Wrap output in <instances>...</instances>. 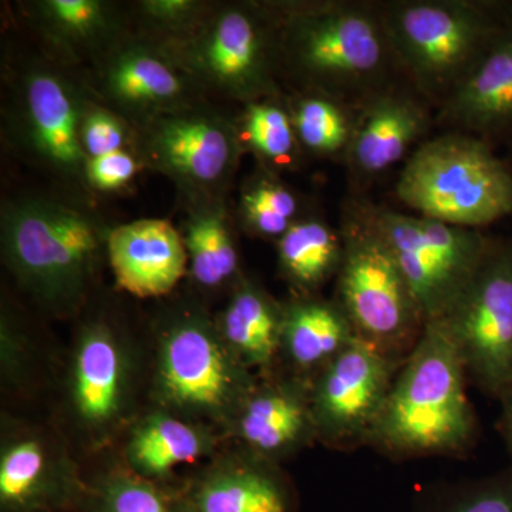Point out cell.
Listing matches in <instances>:
<instances>
[{
  "label": "cell",
  "instance_id": "obj_1",
  "mask_svg": "<svg viewBox=\"0 0 512 512\" xmlns=\"http://www.w3.org/2000/svg\"><path fill=\"white\" fill-rule=\"evenodd\" d=\"M466 366L440 322L427 323L407 355L369 443L396 456L467 450L477 419L466 392Z\"/></svg>",
  "mask_w": 512,
  "mask_h": 512
},
{
  "label": "cell",
  "instance_id": "obj_2",
  "mask_svg": "<svg viewBox=\"0 0 512 512\" xmlns=\"http://www.w3.org/2000/svg\"><path fill=\"white\" fill-rule=\"evenodd\" d=\"M397 197L419 217L477 229L512 214V174L480 137L447 134L407 161Z\"/></svg>",
  "mask_w": 512,
  "mask_h": 512
},
{
  "label": "cell",
  "instance_id": "obj_3",
  "mask_svg": "<svg viewBox=\"0 0 512 512\" xmlns=\"http://www.w3.org/2000/svg\"><path fill=\"white\" fill-rule=\"evenodd\" d=\"M380 18L397 62L424 93L444 100L483 59L507 23L484 5L454 0L394 3Z\"/></svg>",
  "mask_w": 512,
  "mask_h": 512
},
{
  "label": "cell",
  "instance_id": "obj_4",
  "mask_svg": "<svg viewBox=\"0 0 512 512\" xmlns=\"http://www.w3.org/2000/svg\"><path fill=\"white\" fill-rule=\"evenodd\" d=\"M284 50L289 63L306 79L336 93L370 89L396 60L380 15L350 3L289 13Z\"/></svg>",
  "mask_w": 512,
  "mask_h": 512
},
{
  "label": "cell",
  "instance_id": "obj_5",
  "mask_svg": "<svg viewBox=\"0 0 512 512\" xmlns=\"http://www.w3.org/2000/svg\"><path fill=\"white\" fill-rule=\"evenodd\" d=\"M365 218L402 269L424 325L451 311L493 248L478 229L376 208Z\"/></svg>",
  "mask_w": 512,
  "mask_h": 512
},
{
  "label": "cell",
  "instance_id": "obj_6",
  "mask_svg": "<svg viewBox=\"0 0 512 512\" xmlns=\"http://www.w3.org/2000/svg\"><path fill=\"white\" fill-rule=\"evenodd\" d=\"M338 291L359 338L389 355L412 352L426 325L389 245L365 217L343 238Z\"/></svg>",
  "mask_w": 512,
  "mask_h": 512
},
{
  "label": "cell",
  "instance_id": "obj_7",
  "mask_svg": "<svg viewBox=\"0 0 512 512\" xmlns=\"http://www.w3.org/2000/svg\"><path fill=\"white\" fill-rule=\"evenodd\" d=\"M3 241L19 274L50 298L80 285L100 245L99 229L86 214L46 200L8 208Z\"/></svg>",
  "mask_w": 512,
  "mask_h": 512
},
{
  "label": "cell",
  "instance_id": "obj_8",
  "mask_svg": "<svg viewBox=\"0 0 512 512\" xmlns=\"http://www.w3.org/2000/svg\"><path fill=\"white\" fill-rule=\"evenodd\" d=\"M467 375L491 396L512 389V248L493 245L480 271L439 320Z\"/></svg>",
  "mask_w": 512,
  "mask_h": 512
},
{
  "label": "cell",
  "instance_id": "obj_9",
  "mask_svg": "<svg viewBox=\"0 0 512 512\" xmlns=\"http://www.w3.org/2000/svg\"><path fill=\"white\" fill-rule=\"evenodd\" d=\"M404 360L356 336L320 370L311 399L316 430L345 446L369 440Z\"/></svg>",
  "mask_w": 512,
  "mask_h": 512
},
{
  "label": "cell",
  "instance_id": "obj_10",
  "mask_svg": "<svg viewBox=\"0 0 512 512\" xmlns=\"http://www.w3.org/2000/svg\"><path fill=\"white\" fill-rule=\"evenodd\" d=\"M272 37L266 19L249 6H228L201 22L180 45L181 66L235 99L272 89Z\"/></svg>",
  "mask_w": 512,
  "mask_h": 512
},
{
  "label": "cell",
  "instance_id": "obj_11",
  "mask_svg": "<svg viewBox=\"0 0 512 512\" xmlns=\"http://www.w3.org/2000/svg\"><path fill=\"white\" fill-rule=\"evenodd\" d=\"M146 150L151 163L188 187L212 188L234 171L235 131L211 114L174 111L154 119Z\"/></svg>",
  "mask_w": 512,
  "mask_h": 512
},
{
  "label": "cell",
  "instance_id": "obj_12",
  "mask_svg": "<svg viewBox=\"0 0 512 512\" xmlns=\"http://www.w3.org/2000/svg\"><path fill=\"white\" fill-rule=\"evenodd\" d=\"M160 377L165 397L192 412L225 409L239 387L234 366L220 343L198 323H184L168 333Z\"/></svg>",
  "mask_w": 512,
  "mask_h": 512
},
{
  "label": "cell",
  "instance_id": "obj_13",
  "mask_svg": "<svg viewBox=\"0 0 512 512\" xmlns=\"http://www.w3.org/2000/svg\"><path fill=\"white\" fill-rule=\"evenodd\" d=\"M117 285L137 298L173 291L187 272L183 237L165 220H140L113 229L107 239Z\"/></svg>",
  "mask_w": 512,
  "mask_h": 512
},
{
  "label": "cell",
  "instance_id": "obj_14",
  "mask_svg": "<svg viewBox=\"0 0 512 512\" xmlns=\"http://www.w3.org/2000/svg\"><path fill=\"white\" fill-rule=\"evenodd\" d=\"M25 109L30 141L47 163L67 174L86 171L80 138L83 111L63 77L46 70L30 73L25 83Z\"/></svg>",
  "mask_w": 512,
  "mask_h": 512
},
{
  "label": "cell",
  "instance_id": "obj_15",
  "mask_svg": "<svg viewBox=\"0 0 512 512\" xmlns=\"http://www.w3.org/2000/svg\"><path fill=\"white\" fill-rule=\"evenodd\" d=\"M443 109V119L470 131V136H490L512 127V20L444 100Z\"/></svg>",
  "mask_w": 512,
  "mask_h": 512
},
{
  "label": "cell",
  "instance_id": "obj_16",
  "mask_svg": "<svg viewBox=\"0 0 512 512\" xmlns=\"http://www.w3.org/2000/svg\"><path fill=\"white\" fill-rule=\"evenodd\" d=\"M350 137V160L363 175H376L402 160L426 130L427 119L416 101L382 94L366 107Z\"/></svg>",
  "mask_w": 512,
  "mask_h": 512
},
{
  "label": "cell",
  "instance_id": "obj_17",
  "mask_svg": "<svg viewBox=\"0 0 512 512\" xmlns=\"http://www.w3.org/2000/svg\"><path fill=\"white\" fill-rule=\"evenodd\" d=\"M104 87L121 107L154 113V119L174 113L188 93V84L177 67L143 46L127 47L111 60Z\"/></svg>",
  "mask_w": 512,
  "mask_h": 512
},
{
  "label": "cell",
  "instance_id": "obj_18",
  "mask_svg": "<svg viewBox=\"0 0 512 512\" xmlns=\"http://www.w3.org/2000/svg\"><path fill=\"white\" fill-rule=\"evenodd\" d=\"M181 504L184 512H296L291 488L258 467L232 468L205 478Z\"/></svg>",
  "mask_w": 512,
  "mask_h": 512
},
{
  "label": "cell",
  "instance_id": "obj_19",
  "mask_svg": "<svg viewBox=\"0 0 512 512\" xmlns=\"http://www.w3.org/2000/svg\"><path fill=\"white\" fill-rule=\"evenodd\" d=\"M357 336L339 305L302 302L284 313L282 346L293 365L320 369L329 365Z\"/></svg>",
  "mask_w": 512,
  "mask_h": 512
},
{
  "label": "cell",
  "instance_id": "obj_20",
  "mask_svg": "<svg viewBox=\"0 0 512 512\" xmlns=\"http://www.w3.org/2000/svg\"><path fill=\"white\" fill-rule=\"evenodd\" d=\"M309 429L316 430L311 404L282 387L256 393L239 419L242 439L262 454L288 451L303 440Z\"/></svg>",
  "mask_w": 512,
  "mask_h": 512
},
{
  "label": "cell",
  "instance_id": "obj_21",
  "mask_svg": "<svg viewBox=\"0 0 512 512\" xmlns=\"http://www.w3.org/2000/svg\"><path fill=\"white\" fill-rule=\"evenodd\" d=\"M123 367L116 343L104 330L84 336L74 367V403L87 423L103 424L119 410Z\"/></svg>",
  "mask_w": 512,
  "mask_h": 512
},
{
  "label": "cell",
  "instance_id": "obj_22",
  "mask_svg": "<svg viewBox=\"0 0 512 512\" xmlns=\"http://www.w3.org/2000/svg\"><path fill=\"white\" fill-rule=\"evenodd\" d=\"M282 322L268 296L245 288L229 303L224 315V336L238 356L252 366H268L282 345Z\"/></svg>",
  "mask_w": 512,
  "mask_h": 512
},
{
  "label": "cell",
  "instance_id": "obj_23",
  "mask_svg": "<svg viewBox=\"0 0 512 512\" xmlns=\"http://www.w3.org/2000/svg\"><path fill=\"white\" fill-rule=\"evenodd\" d=\"M45 453L33 440L19 441L3 453L0 461L2 512H50L67 500L49 484Z\"/></svg>",
  "mask_w": 512,
  "mask_h": 512
},
{
  "label": "cell",
  "instance_id": "obj_24",
  "mask_svg": "<svg viewBox=\"0 0 512 512\" xmlns=\"http://www.w3.org/2000/svg\"><path fill=\"white\" fill-rule=\"evenodd\" d=\"M278 251L285 275L296 285L313 288L339 272L343 241L323 222H295L279 238Z\"/></svg>",
  "mask_w": 512,
  "mask_h": 512
},
{
  "label": "cell",
  "instance_id": "obj_25",
  "mask_svg": "<svg viewBox=\"0 0 512 512\" xmlns=\"http://www.w3.org/2000/svg\"><path fill=\"white\" fill-rule=\"evenodd\" d=\"M204 441L183 421L154 417L136 431L128 446L131 467L144 477H163L178 464L200 456Z\"/></svg>",
  "mask_w": 512,
  "mask_h": 512
},
{
  "label": "cell",
  "instance_id": "obj_26",
  "mask_svg": "<svg viewBox=\"0 0 512 512\" xmlns=\"http://www.w3.org/2000/svg\"><path fill=\"white\" fill-rule=\"evenodd\" d=\"M184 242L192 275L201 285H220L237 271V249L220 212H197L188 221Z\"/></svg>",
  "mask_w": 512,
  "mask_h": 512
},
{
  "label": "cell",
  "instance_id": "obj_27",
  "mask_svg": "<svg viewBox=\"0 0 512 512\" xmlns=\"http://www.w3.org/2000/svg\"><path fill=\"white\" fill-rule=\"evenodd\" d=\"M295 131L306 147L316 153L333 154L349 146L353 128L333 101L312 97L299 104Z\"/></svg>",
  "mask_w": 512,
  "mask_h": 512
},
{
  "label": "cell",
  "instance_id": "obj_28",
  "mask_svg": "<svg viewBox=\"0 0 512 512\" xmlns=\"http://www.w3.org/2000/svg\"><path fill=\"white\" fill-rule=\"evenodd\" d=\"M90 512H184L153 484L138 477L120 476L106 481L90 498Z\"/></svg>",
  "mask_w": 512,
  "mask_h": 512
},
{
  "label": "cell",
  "instance_id": "obj_29",
  "mask_svg": "<svg viewBox=\"0 0 512 512\" xmlns=\"http://www.w3.org/2000/svg\"><path fill=\"white\" fill-rule=\"evenodd\" d=\"M417 512H512V468L508 473L434 495Z\"/></svg>",
  "mask_w": 512,
  "mask_h": 512
},
{
  "label": "cell",
  "instance_id": "obj_30",
  "mask_svg": "<svg viewBox=\"0 0 512 512\" xmlns=\"http://www.w3.org/2000/svg\"><path fill=\"white\" fill-rule=\"evenodd\" d=\"M242 211L256 234L281 238L295 224L298 204L284 185L262 180L242 198Z\"/></svg>",
  "mask_w": 512,
  "mask_h": 512
},
{
  "label": "cell",
  "instance_id": "obj_31",
  "mask_svg": "<svg viewBox=\"0 0 512 512\" xmlns=\"http://www.w3.org/2000/svg\"><path fill=\"white\" fill-rule=\"evenodd\" d=\"M47 26L63 40H90L109 25V8L96 0H49L42 3Z\"/></svg>",
  "mask_w": 512,
  "mask_h": 512
},
{
  "label": "cell",
  "instance_id": "obj_32",
  "mask_svg": "<svg viewBox=\"0 0 512 512\" xmlns=\"http://www.w3.org/2000/svg\"><path fill=\"white\" fill-rule=\"evenodd\" d=\"M245 134L259 154L272 161L291 157L295 130L284 110L272 104H251L245 116Z\"/></svg>",
  "mask_w": 512,
  "mask_h": 512
},
{
  "label": "cell",
  "instance_id": "obj_33",
  "mask_svg": "<svg viewBox=\"0 0 512 512\" xmlns=\"http://www.w3.org/2000/svg\"><path fill=\"white\" fill-rule=\"evenodd\" d=\"M80 138L84 153L92 160L123 150L126 131L109 111L94 109L83 114Z\"/></svg>",
  "mask_w": 512,
  "mask_h": 512
},
{
  "label": "cell",
  "instance_id": "obj_34",
  "mask_svg": "<svg viewBox=\"0 0 512 512\" xmlns=\"http://www.w3.org/2000/svg\"><path fill=\"white\" fill-rule=\"evenodd\" d=\"M136 171L137 164L134 158L121 150L89 160L86 175L90 183L99 190H117L126 185Z\"/></svg>",
  "mask_w": 512,
  "mask_h": 512
},
{
  "label": "cell",
  "instance_id": "obj_35",
  "mask_svg": "<svg viewBox=\"0 0 512 512\" xmlns=\"http://www.w3.org/2000/svg\"><path fill=\"white\" fill-rule=\"evenodd\" d=\"M147 15L164 26H185L190 25L195 12L198 10V3L187 2V0H156V2L144 3Z\"/></svg>",
  "mask_w": 512,
  "mask_h": 512
},
{
  "label": "cell",
  "instance_id": "obj_36",
  "mask_svg": "<svg viewBox=\"0 0 512 512\" xmlns=\"http://www.w3.org/2000/svg\"><path fill=\"white\" fill-rule=\"evenodd\" d=\"M500 400L503 403L500 421L501 434H503L508 453L512 458V389L508 390Z\"/></svg>",
  "mask_w": 512,
  "mask_h": 512
}]
</instances>
